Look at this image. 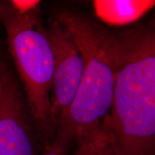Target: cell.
<instances>
[{"instance_id": "cell-7", "label": "cell", "mask_w": 155, "mask_h": 155, "mask_svg": "<svg viewBox=\"0 0 155 155\" xmlns=\"http://www.w3.org/2000/svg\"><path fill=\"white\" fill-rule=\"evenodd\" d=\"M75 144L72 155H119L108 115L98 126L84 134Z\"/></svg>"}, {"instance_id": "cell-8", "label": "cell", "mask_w": 155, "mask_h": 155, "mask_svg": "<svg viewBox=\"0 0 155 155\" xmlns=\"http://www.w3.org/2000/svg\"><path fill=\"white\" fill-rule=\"evenodd\" d=\"M70 147L55 139L51 144L45 147L40 155H68Z\"/></svg>"}, {"instance_id": "cell-2", "label": "cell", "mask_w": 155, "mask_h": 155, "mask_svg": "<svg viewBox=\"0 0 155 155\" xmlns=\"http://www.w3.org/2000/svg\"><path fill=\"white\" fill-rule=\"evenodd\" d=\"M55 18L72 33L85 62L75 99L56 129L55 139L71 147L109 114L120 45L118 36L83 15L64 11Z\"/></svg>"}, {"instance_id": "cell-6", "label": "cell", "mask_w": 155, "mask_h": 155, "mask_svg": "<svg viewBox=\"0 0 155 155\" xmlns=\"http://www.w3.org/2000/svg\"><path fill=\"white\" fill-rule=\"evenodd\" d=\"M149 0H96L94 8L101 20L112 26H124L139 20L154 7Z\"/></svg>"}, {"instance_id": "cell-1", "label": "cell", "mask_w": 155, "mask_h": 155, "mask_svg": "<svg viewBox=\"0 0 155 155\" xmlns=\"http://www.w3.org/2000/svg\"><path fill=\"white\" fill-rule=\"evenodd\" d=\"M118 38L119 65L108 118L119 155H154V30L145 26Z\"/></svg>"}, {"instance_id": "cell-5", "label": "cell", "mask_w": 155, "mask_h": 155, "mask_svg": "<svg viewBox=\"0 0 155 155\" xmlns=\"http://www.w3.org/2000/svg\"><path fill=\"white\" fill-rule=\"evenodd\" d=\"M45 30L53 54L50 101L56 130L75 99L84 73L85 62L72 33L63 23L55 18Z\"/></svg>"}, {"instance_id": "cell-4", "label": "cell", "mask_w": 155, "mask_h": 155, "mask_svg": "<svg viewBox=\"0 0 155 155\" xmlns=\"http://www.w3.org/2000/svg\"><path fill=\"white\" fill-rule=\"evenodd\" d=\"M43 149L20 81L0 53V155H40Z\"/></svg>"}, {"instance_id": "cell-3", "label": "cell", "mask_w": 155, "mask_h": 155, "mask_svg": "<svg viewBox=\"0 0 155 155\" xmlns=\"http://www.w3.org/2000/svg\"><path fill=\"white\" fill-rule=\"evenodd\" d=\"M0 22L5 29L9 53L33 116L43 147L56 130L50 94L54 61L42 25L40 1H0Z\"/></svg>"}]
</instances>
